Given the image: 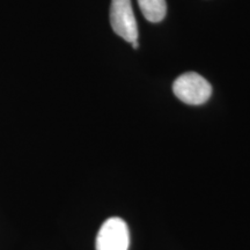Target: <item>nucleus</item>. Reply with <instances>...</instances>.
Here are the masks:
<instances>
[{"label":"nucleus","instance_id":"f257e3e1","mask_svg":"<svg viewBox=\"0 0 250 250\" xmlns=\"http://www.w3.org/2000/svg\"><path fill=\"white\" fill-rule=\"evenodd\" d=\"M173 92L177 99L187 104L198 105L210 99L212 87L210 83L198 73L188 72L174 81Z\"/></svg>","mask_w":250,"mask_h":250},{"label":"nucleus","instance_id":"f03ea898","mask_svg":"<svg viewBox=\"0 0 250 250\" xmlns=\"http://www.w3.org/2000/svg\"><path fill=\"white\" fill-rule=\"evenodd\" d=\"M96 250H127L130 246L129 227L123 219L109 218L102 224L96 236Z\"/></svg>","mask_w":250,"mask_h":250},{"label":"nucleus","instance_id":"7ed1b4c3","mask_svg":"<svg viewBox=\"0 0 250 250\" xmlns=\"http://www.w3.org/2000/svg\"><path fill=\"white\" fill-rule=\"evenodd\" d=\"M110 23L112 30L122 39L131 44L137 42L138 28L131 0H111Z\"/></svg>","mask_w":250,"mask_h":250},{"label":"nucleus","instance_id":"20e7f679","mask_svg":"<svg viewBox=\"0 0 250 250\" xmlns=\"http://www.w3.org/2000/svg\"><path fill=\"white\" fill-rule=\"evenodd\" d=\"M138 4L144 17L151 22H160L166 17V0H138Z\"/></svg>","mask_w":250,"mask_h":250}]
</instances>
